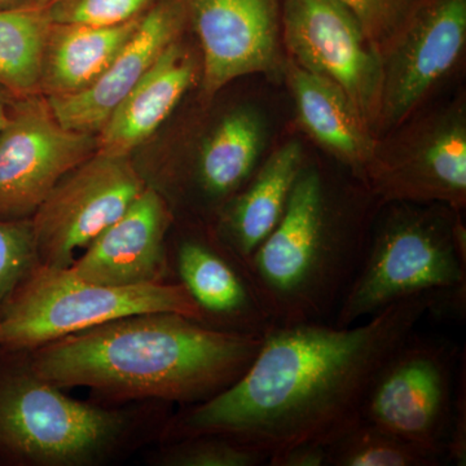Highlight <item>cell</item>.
<instances>
[{
    "mask_svg": "<svg viewBox=\"0 0 466 466\" xmlns=\"http://www.w3.org/2000/svg\"><path fill=\"white\" fill-rule=\"evenodd\" d=\"M198 64L180 39L171 43L113 110L96 135L99 152L130 156L174 112L198 76Z\"/></svg>",
    "mask_w": 466,
    "mask_h": 466,
    "instance_id": "cell-18",
    "label": "cell"
},
{
    "mask_svg": "<svg viewBox=\"0 0 466 466\" xmlns=\"http://www.w3.org/2000/svg\"><path fill=\"white\" fill-rule=\"evenodd\" d=\"M38 266L30 219L0 220V309Z\"/></svg>",
    "mask_w": 466,
    "mask_h": 466,
    "instance_id": "cell-25",
    "label": "cell"
},
{
    "mask_svg": "<svg viewBox=\"0 0 466 466\" xmlns=\"http://www.w3.org/2000/svg\"><path fill=\"white\" fill-rule=\"evenodd\" d=\"M174 223L167 198L148 184L67 269L82 280L106 287H144L171 281L168 238Z\"/></svg>",
    "mask_w": 466,
    "mask_h": 466,
    "instance_id": "cell-15",
    "label": "cell"
},
{
    "mask_svg": "<svg viewBox=\"0 0 466 466\" xmlns=\"http://www.w3.org/2000/svg\"><path fill=\"white\" fill-rule=\"evenodd\" d=\"M358 18L367 38L377 51L382 50L400 25L412 0H339Z\"/></svg>",
    "mask_w": 466,
    "mask_h": 466,
    "instance_id": "cell-27",
    "label": "cell"
},
{
    "mask_svg": "<svg viewBox=\"0 0 466 466\" xmlns=\"http://www.w3.org/2000/svg\"><path fill=\"white\" fill-rule=\"evenodd\" d=\"M58 0H34V7L48 9Z\"/></svg>",
    "mask_w": 466,
    "mask_h": 466,
    "instance_id": "cell-31",
    "label": "cell"
},
{
    "mask_svg": "<svg viewBox=\"0 0 466 466\" xmlns=\"http://www.w3.org/2000/svg\"><path fill=\"white\" fill-rule=\"evenodd\" d=\"M283 73L289 86L297 121L306 134L364 183L377 137L341 87L285 58Z\"/></svg>",
    "mask_w": 466,
    "mask_h": 466,
    "instance_id": "cell-17",
    "label": "cell"
},
{
    "mask_svg": "<svg viewBox=\"0 0 466 466\" xmlns=\"http://www.w3.org/2000/svg\"><path fill=\"white\" fill-rule=\"evenodd\" d=\"M157 0H58L48 8L52 23L116 26L142 17Z\"/></svg>",
    "mask_w": 466,
    "mask_h": 466,
    "instance_id": "cell-26",
    "label": "cell"
},
{
    "mask_svg": "<svg viewBox=\"0 0 466 466\" xmlns=\"http://www.w3.org/2000/svg\"><path fill=\"white\" fill-rule=\"evenodd\" d=\"M283 0H187L188 24L201 45L208 99L240 76L279 75Z\"/></svg>",
    "mask_w": 466,
    "mask_h": 466,
    "instance_id": "cell-14",
    "label": "cell"
},
{
    "mask_svg": "<svg viewBox=\"0 0 466 466\" xmlns=\"http://www.w3.org/2000/svg\"><path fill=\"white\" fill-rule=\"evenodd\" d=\"M187 25V0H157L94 84L76 94L46 96L57 121L69 130L99 134L113 110Z\"/></svg>",
    "mask_w": 466,
    "mask_h": 466,
    "instance_id": "cell-16",
    "label": "cell"
},
{
    "mask_svg": "<svg viewBox=\"0 0 466 466\" xmlns=\"http://www.w3.org/2000/svg\"><path fill=\"white\" fill-rule=\"evenodd\" d=\"M455 357L450 343L413 333L377 373L361 420L437 451L447 460Z\"/></svg>",
    "mask_w": 466,
    "mask_h": 466,
    "instance_id": "cell-10",
    "label": "cell"
},
{
    "mask_svg": "<svg viewBox=\"0 0 466 466\" xmlns=\"http://www.w3.org/2000/svg\"><path fill=\"white\" fill-rule=\"evenodd\" d=\"M305 165L302 144L284 143L259 165L218 217L213 226L218 238L248 265L280 222Z\"/></svg>",
    "mask_w": 466,
    "mask_h": 466,
    "instance_id": "cell-19",
    "label": "cell"
},
{
    "mask_svg": "<svg viewBox=\"0 0 466 466\" xmlns=\"http://www.w3.org/2000/svg\"><path fill=\"white\" fill-rule=\"evenodd\" d=\"M267 140L265 116L250 106L223 116L198 152L192 191L211 226L259 167Z\"/></svg>",
    "mask_w": 466,
    "mask_h": 466,
    "instance_id": "cell-20",
    "label": "cell"
},
{
    "mask_svg": "<svg viewBox=\"0 0 466 466\" xmlns=\"http://www.w3.org/2000/svg\"><path fill=\"white\" fill-rule=\"evenodd\" d=\"M168 265L171 281L188 290L202 323L253 336L276 327L249 265L220 241L213 226L186 229L168 241Z\"/></svg>",
    "mask_w": 466,
    "mask_h": 466,
    "instance_id": "cell-13",
    "label": "cell"
},
{
    "mask_svg": "<svg viewBox=\"0 0 466 466\" xmlns=\"http://www.w3.org/2000/svg\"><path fill=\"white\" fill-rule=\"evenodd\" d=\"M447 461L459 466L466 464V375L465 364L460 367L453 391L449 435L446 441Z\"/></svg>",
    "mask_w": 466,
    "mask_h": 466,
    "instance_id": "cell-28",
    "label": "cell"
},
{
    "mask_svg": "<svg viewBox=\"0 0 466 466\" xmlns=\"http://www.w3.org/2000/svg\"><path fill=\"white\" fill-rule=\"evenodd\" d=\"M263 337L217 329L175 312H144L25 352L36 375L64 390L88 389L92 400L186 407L238 381Z\"/></svg>",
    "mask_w": 466,
    "mask_h": 466,
    "instance_id": "cell-2",
    "label": "cell"
},
{
    "mask_svg": "<svg viewBox=\"0 0 466 466\" xmlns=\"http://www.w3.org/2000/svg\"><path fill=\"white\" fill-rule=\"evenodd\" d=\"M8 119V112L7 109H5V104L0 101V131L3 130V127H5V122H7Z\"/></svg>",
    "mask_w": 466,
    "mask_h": 466,
    "instance_id": "cell-32",
    "label": "cell"
},
{
    "mask_svg": "<svg viewBox=\"0 0 466 466\" xmlns=\"http://www.w3.org/2000/svg\"><path fill=\"white\" fill-rule=\"evenodd\" d=\"M281 39L287 58L341 87L373 133L381 61L354 14L339 0H283Z\"/></svg>",
    "mask_w": 466,
    "mask_h": 466,
    "instance_id": "cell-11",
    "label": "cell"
},
{
    "mask_svg": "<svg viewBox=\"0 0 466 466\" xmlns=\"http://www.w3.org/2000/svg\"><path fill=\"white\" fill-rule=\"evenodd\" d=\"M144 312H175L202 323L200 309L177 281L106 287L82 280L67 268L39 265L0 309V350L30 351Z\"/></svg>",
    "mask_w": 466,
    "mask_h": 466,
    "instance_id": "cell-6",
    "label": "cell"
},
{
    "mask_svg": "<svg viewBox=\"0 0 466 466\" xmlns=\"http://www.w3.org/2000/svg\"><path fill=\"white\" fill-rule=\"evenodd\" d=\"M96 148V135L64 127L47 97L18 103L0 131V220L32 219L55 186Z\"/></svg>",
    "mask_w": 466,
    "mask_h": 466,
    "instance_id": "cell-12",
    "label": "cell"
},
{
    "mask_svg": "<svg viewBox=\"0 0 466 466\" xmlns=\"http://www.w3.org/2000/svg\"><path fill=\"white\" fill-rule=\"evenodd\" d=\"M364 184L380 204L466 207V115L462 100L422 113L377 139Z\"/></svg>",
    "mask_w": 466,
    "mask_h": 466,
    "instance_id": "cell-7",
    "label": "cell"
},
{
    "mask_svg": "<svg viewBox=\"0 0 466 466\" xmlns=\"http://www.w3.org/2000/svg\"><path fill=\"white\" fill-rule=\"evenodd\" d=\"M441 453L359 420L328 444V466H440Z\"/></svg>",
    "mask_w": 466,
    "mask_h": 466,
    "instance_id": "cell-23",
    "label": "cell"
},
{
    "mask_svg": "<svg viewBox=\"0 0 466 466\" xmlns=\"http://www.w3.org/2000/svg\"><path fill=\"white\" fill-rule=\"evenodd\" d=\"M437 299L438 314L464 317L466 231L446 205H381L366 251L332 324L350 327L400 300Z\"/></svg>",
    "mask_w": 466,
    "mask_h": 466,
    "instance_id": "cell-5",
    "label": "cell"
},
{
    "mask_svg": "<svg viewBox=\"0 0 466 466\" xmlns=\"http://www.w3.org/2000/svg\"><path fill=\"white\" fill-rule=\"evenodd\" d=\"M173 407L76 400L36 375L25 351L0 350V465L116 464L157 443Z\"/></svg>",
    "mask_w": 466,
    "mask_h": 466,
    "instance_id": "cell-4",
    "label": "cell"
},
{
    "mask_svg": "<svg viewBox=\"0 0 466 466\" xmlns=\"http://www.w3.org/2000/svg\"><path fill=\"white\" fill-rule=\"evenodd\" d=\"M268 466H328V444L302 443L269 456Z\"/></svg>",
    "mask_w": 466,
    "mask_h": 466,
    "instance_id": "cell-29",
    "label": "cell"
},
{
    "mask_svg": "<svg viewBox=\"0 0 466 466\" xmlns=\"http://www.w3.org/2000/svg\"><path fill=\"white\" fill-rule=\"evenodd\" d=\"M147 186L130 156L96 150L55 186L30 219L39 265L72 266Z\"/></svg>",
    "mask_w": 466,
    "mask_h": 466,
    "instance_id": "cell-9",
    "label": "cell"
},
{
    "mask_svg": "<svg viewBox=\"0 0 466 466\" xmlns=\"http://www.w3.org/2000/svg\"><path fill=\"white\" fill-rule=\"evenodd\" d=\"M364 183L342 189L314 164L249 262L275 325L332 323L357 274L379 208Z\"/></svg>",
    "mask_w": 466,
    "mask_h": 466,
    "instance_id": "cell-3",
    "label": "cell"
},
{
    "mask_svg": "<svg viewBox=\"0 0 466 466\" xmlns=\"http://www.w3.org/2000/svg\"><path fill=\"white\" fill-rule=\"evenodd\" d=\"M435 308V297L419 296L360 325H276L238 381L174 410L158 441L225 434L269 456L297 444L332 443L361 420L377 373Z\"/></svg>",
    "mask_w": 466,
    "mask_h": 466,
    "instance_id": "cell-1",
    "label": "cell"
},
{
    "mask_svg": "<svg viewBox=\"0 0 466 466\" xmlns=\"http://www.w3.org/2000/svg\"><path fill=\"white\" fill-rule=\"evenodd\" d=\"M465 47L466 0H412L380 51L377 139L424 108L461 63Z\"/></svg>",
    "mask_w": 466,
    "mask_h": 466,
    "instance_id": "cell-8",
    "label": "cell"
},
{
    "mask_svg": "<svg viewBox=\"0 0 466 466\" xmlns=\"http://www.w3.org/2000/svg\"><path fill=\"white\" fill-rule=\"evenodd\" d=\"M142 17L106 27L54 23L43 60V94L63 96L94 84L133 36Z\"/></svg>",
    "mask_w": 466,
    "mask_h": 466,
    "instance_id": "cell-21",
    "label": "cell"
},
{
    "mask_svg": "<svg viewBox=\"0 0 466 466\" xmlns=\"http://www.w3.org/2000/svg\"><path fill=\"white\" fill-rule=\"evenodd\" d=\"M54 25L47 9H0V86L17 94L41 88L43 60Z\"/></svg>",
    "mask_w": 466,
    "mask_h": 466,
    "instance_id": "cell-22",
    "label": "cell"
},
{
    "mask_svg": "<svg viewBox=\"0 0 466 466\" xmlns=\"http://www.w3.org/2000/svg\"><path fill=\"white\" fill-rule=\"evenodd\" d=\"M147 464L153 466H260L268 453L225 434L189 435L148 447Z\"/></svg>",
    "mask_w": 466,
    "mask_h": 466,
    "instance_id": "cell-24",
    "label": "cell"
},
{
    "mask_svg": "<svg viewBox=\"0 0 466 466\" xmlns=\"http://www.w3.org/2000/svg\"><path fill=\"white\" fill-rule=\"evenodd\" d=\"M34 7V0H0V9Z\"/></svg>",
    "mask_w": 466,
    "mask_h": 466,
    "instance_id": "cell-30",
    "label": "cell"
}]
</instances>
